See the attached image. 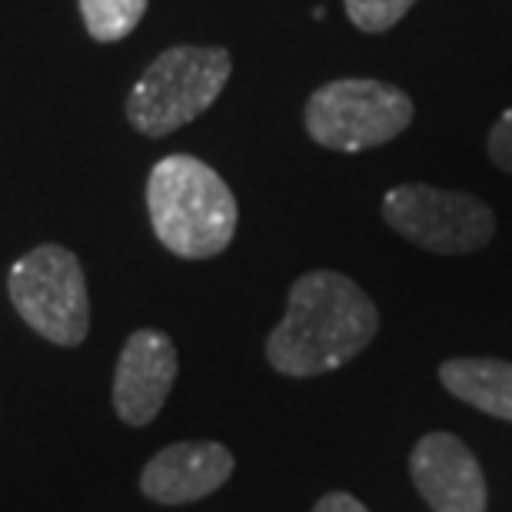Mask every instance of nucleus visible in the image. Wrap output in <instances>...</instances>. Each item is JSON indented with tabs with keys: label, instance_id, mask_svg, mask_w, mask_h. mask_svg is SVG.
Wrapping results in <instances>:
<instances>
[{
	"label": "nucleus",
	"instance_id": "nucleus-1",
	"mask_svg": "<svg viewBox=\"0 0 512 512\" xmlns=\"http://www.w3.org/2000/svg\"><path fill=\"white\" fill-rule=\"evenodd\" d=\"M380 333L376 303L336 270H310L290 286L286 313L266 336V363L280 376L310 380L356 360Z\"/></svg>",
	"mask_w": 512,
	"mask_h": 512
},
{
	"label": "nucleus",
	"instance_id": "nucleus-8",
	"mask_svg": "<svg viewBox=\"0 0 512 512\" xmlns=\"http://www.w3.org/2000/svg\"><path fill=\"white\" fill-rule=\"evenodd\" d=\"M409 476L433 512H486V479L463 439L426 433L409 456Z\"/></svg>",
	"mask_w": 512,
	"mask_h": 512
},
{
	"label": "nucleus",
	"instance_id": "nucleus-13",
	"mask_svg": "<svg viewBox=\"0 0 512 512\" xmlns=\"http://www.w3.org/2000/svg\"><path fill=\"white\" fill-rule=\"evenodd\" d=\"M486 153L503 173H512V107H506L486 137Z\"/></svg>",
	"mask_w": 512,
	"mask_h": 512
},
{
	"label": "nucleus",
	"instance_id": "nucleus-7",
	"mask_svg": "<svg viewBox=\"0 0 512 512\" xmlns=\"http://www.w3.org/2000/svg\"><path fill=\"white\" fill-rule=\"evenodd\" d=\"M177 346L163 330H137L114 370V409L127 426H150L177 380Z\"/></svg>",
	"mask_w": 512,
	"mask_h": 512
},
{
	"label": "nucleus",
	"instance_id": "nucleus-4",
	"mask_svg": "<svg viewBox=\"0 0 512 512\" xmlns=\"http://www.w3.org/2000/svg\"><path fill=\"white\" fill-rule=\"evenodd\" d=\"M416 117L406 90L373 77H340L313 90L303 127L313 143L336 153H363L396 140Z\"/></svg>",
	"mask_w": 512,
	"mask_h": 512
},
{
	"label": "nucleus",
	"instance_id": "nucleus-14",
	"mask_svg": "<svg viewBox=\"0 0 512 512\" xmlns=\"http://www.w3.org/2000/svg\"><path fill=\"white\" fill-rule=\"evenodd\" d=\"M313 512H370V509L350 493H330L313 506Z\"/></svg>",
	"mask_w": 512,
	"mask_h": 512
},
{
	"label": "nucleus",
	"instance_id": "nucleus-9",
	"mask_svg": "<svg viewBox=\"0 0 512 512\" xmlns=\"http://www.w3.org/2000/svg\"><path fill=\"white\" fill-rule=\"evenodd\" d=\"M233 466L237 459L223 443H173L143 466L140 493L160 506H187L217 493Z\"/></svg>",
	"mask_w": 512,
	"mask_h": 512
},
{
	"label": "nucleus",
	"instance_id": "nucleus-2",
	"mask_svg": "<svg viewBox=\"0 0 512 512\" xmlns=\"http://www.w3.org/2000/svg\"><path fill=\"white\" fill-rule=\"evenodd\" d=\"M150 227L163 247L183 260H210L233 243L237 197L210 163L190 153H170L147 177Z\"/></svg>",
	"mask_w": 512,
	"mask_h": 512
},
{
	"label": "nucleus",
	"instance_id": "nucleus-12",
	"mask_svg": "<svg viewBox=\"0 0 512 512\" xmlns=\"http://www.w3.org/2000/svg\"><path fill=\"white\" fill-rule=\"evenodd\" d=\"M343 7L356 30H363V34H386L416 7V0H343Z\"/></svg>",
	"mask_w": 512,
	"mask_h": 512
},
{
	"label": "nucleus",
	"instance_id": "nucleus-3",
	"mask_svg": "<svg viewBox=\"0 0 512 512\" xmlns=\"http://www.w3.org/2000/svg\"><path fill=\"white\" fill-rule=\"evenodd\" d=\"M233 74L223 47H170L143 70L127 97V120L143 137H170L217 104Z\"/></svg>",
	"mask_w": 512,
	"mask_h": 512
},
{
	"label": "nucleus",
	"instance_id": "nucleus-10",
	"mask_svg": "<svg viewBox=\"0 0 512 512\" xmlns=\"http://www.w3.org/2000/svg\"><path fill=\"white\" fill-rule=\"evenodd\" d=\"M439 380L456 399L476 406L479 413L512 423V363L486 360V356L446 360L439 366Z\"/></svg>",
	"mask_w": 512,
	"mask_h": 512
},
{
	"label": "nucleus",
	"instance_id": "nucleus-6",
	"mask_svg": "<svg viewBox=\"0 0 512 512\" xmlns=\"http://www.w3.org/2000/svg\"><path fill=\"white\" fill-rule=\"evenodd\" d=\"M383 220L419 250L463 256L483 250L496 233V217L483 200L463 190L403 183L383 197Z\"/></svg>",
	"mask_w": 512,
	"mask_h": 512
},
{
	"label": "nucleus",
	"instance_id": "nucleus-5",
	"mask_svg": "<svg viewBox=\"0 0 512 512\" xmlns=\"http://www.w3.org/2000/svg\"><path fill=\"white\" fill-rule=\"evenodd\" d=\"M7 293L17 316L44 340L74 350L90 333L84 266L67 247L44 243L10 266Z\"/></svg>",
	"mask_w": 512,
	"mask_h": 512
},
{
	"label": "nucleus",
	"instance_id": "nucleus-11",
	"mask_svg": "<svg viewBox=\"0 0 512 512\" xmlns=\"http://www.w3.org/2000/svg\"><path fill=\"white\" fill-rule=\"evenodd\" d=\"M143 14H147V0H80V17L97 44H117L130 37Z\"/></svg>",
	"mask_w": 512,
	"mask_h": 512
}]
</instances>
